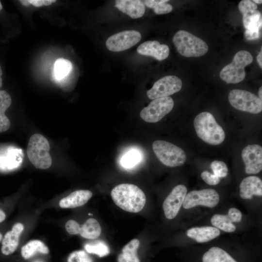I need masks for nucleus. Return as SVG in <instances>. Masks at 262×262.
Listing matches in <instances>:
<instances>
[{
	"mask_svg": "<svg viewBox=\"0 0 262 262\" xmlns=\"http://www.w3.org/2000/svg\"><path fill=\"white\" fill-rule=\"evenodd\" d=\"M114 203L122 210L136 213L145 206L146 197L137 186L130 183H122L115 186L111 193Z\"/></svg>",
	"mask_w": 262,
	"mask_h": 262,
	"instance_id": "obj_1",
	"label": "nucleus"
},
{
	"mask_svg": "<svg viewBox=\"0 0 262 262\" xmlns=\"http://www.w3.org/2000/svg\"><path fill=\"white\" fill-rule=\"evenodd\" d=\"M194 125L197 136L206 143L218 145L225 140L224 130L209 112H203L197 115L194 119Z\"/></svg>",
	"mask_w": 262,
	"mask_h": 262,
	"instance_id": "obj_2",
	"label": "nucleus"
},
{
	"mask_svg": "<svg viewBox=\"0 0 262 262\" xmlns=\"http://www.w3.org/2000/svg\"><path fill=\"white\" fill-rule=\"evenodd\" d=\"M50 146L48 140L43 135L36 133L30 137L27 148L28 157L36 168L46 169L52 164L49 154Z\"/></svg>",
	"mask_w": 262,
	"mask_h": 262,
	"instance_id": "obj_3",
	"label": "nucleus"
},
{
	"mask_svg": "<svg viewBox=\"0 0 262 262\" xmlns=\"http://www.w3.org/2000/svg\"><path fill=\"white\" fill-rule=\"evenodd\" d=\"M172 41L179 53L184 57H200L208 51L204 41L184 30L176 32Z\"/></svg>",
	"mask_w": 262,
	"mask_h": 262,
	"instance_id": "obj_4",
	"label": "nucleus"
},
{
	"mask_svg": "<svg viewBox=\"0 0 262 262\" xmlns=\"http://www.w3.org/2000/svg\"><path fill=\"white\" fill-rule=\"evenodd\" d=\"M253 61L252 55L247 51L237 52L232 62L224 67L220 73V78L227 83H237L245 78V67Z\"/></svg>",
	"mask_w": 262,
	"mask_h": 262,
	"instance_id": "obj_5",
	"label": "nucleus"
},
{
	"mask_svg": "<svg viewBox=\"0 0 262 262\" xmlns=\"http://www.w3.org/2000/svg\"><path fill=\"white\" fill-rule=\"evenodd\" d=\"M152 146L157 158L166 166H179L182 165L186 161L185 151L169 142L156 140L153 143Z\"/></svg>",
	"mask_w": 262,
	"mask_h": 262,
	"instance_id": "obj_6",
	"label": "nucleus"
},
{
	"mask_svg": "<svg viewBox=\"0 0 262 262\" xmlns=\"http://www.w3.org/2000/svg\"><path fill=\"white\" fill-rule=\"evenodd\" d=\"M228 98L230 105L239 111L257 114L262 110V100L249 91L232 90L229 94Z\"/></svg>",
	"mask_w": 262,
	"mask_h": 262,
	"instance_id": "obj_7",
	"label": "nucleus"
},
{
	"mask_svg": "<svg viewBox=\"0 0 262 262\" xmlns=\"http://www.w3.org/2000/svg\"><path fill=\"white\" fill-rule=\"evenodd\" d=\"M174 104V101L170 97L154 99L141 110L140 116L147 122H157L171 112Z\"/></svg>",
	"mask_w": 262,
	"mask_h": 262,
	"instance_id": "obj_8",
	"label": "nucleus"
},
{
	"mask_svg": "<svg viewBox=\"0 0 262 262\" xmlns=\"http://www.w3.org/2000/svg\"><path fill=\"white\" fill-rule=\"evenodd\" d=\"M219 200L218 193L213 189L193 190L186 194L182 206L185 209L197 206L213 208L217 205Z\"/></svg>",
	"mask_w": 262,
	"mask_h": 262,
	"instance_id": "obj_9",
	"label": "nucleus"
},
{
	"mask_svg": "<svg viewBox=\"0 0 262 262\" xmlns=\"http://www.w3.org/2000/svg\"><path fill=\"white\" fill-rule=\"evenodd\" d=\"M181 80L174 75L165 76L153 84L147 92V97L151 99L167 97L179 92L182 87Z\"/></svg>",
	"mask_w": 262,
	"mask_h": 262,
	"instance_id": "obj_10",
	"label": "nucleus"
},
{
	"mask_svg": "<svg viewBox=\"0 0 262 262\" xmlns=\"http://www.w3.org/2000/svg\"><path fill=\"white\" fill-rule=\"evenodd\" d=\"M141 39V34L139 32L126 30L110 36L106 40V46L111 51H121L134 46Z\"/></svg>",
	"mask_w": 262,
	"mask_h": 262,
	"instance_id": "obj_11",
	"label": "nucleus"
},
{
	"mask_svg": "<svg viewBox=\"0 0 262 262\" xmlns=\"http://www.w3.org/2000/svg\"><path fill=\"white\" fill-rule=\"evenodd\" d=\"M186 187L183 184L176 186L164 199L163 209L165 217L174 219L178 214L187 194Z\"/></svg>",
	"mask_w": 262,
	"mask_h": 262,
	"instance_id": "obj_12",
	"label": "nucleus"
},
{
	"mask_svg": "<svg viewBox=\"0 0 262 262\" xmlns=\"http://www.w3.org/2000/svg\"><path fill=\"white\" fill-rule=\"evenodd\" d=\"M241 156L247 174L259 173L262 169V147L259 145H249L244 148Z\"/></svg>",
	"mask_w": 262,
	"mask_h": 262,
	"instance_id": "obj_13",
	"label": "nucleus"
},
{
	"mask_svg": "<svg viewBox=\"0 0 262 262\" xmlns=\"http://www.w3.org/2000/svg\"><path fill=\"white\" fill-rule=\"evenodd\" d=\"M24 228L23 224L16 222L4 233L0 247V252L2 255L10 256L15 252L18 246L20 236Z\"/></svg>",
	"mask_w": 262,
	"mask_h": 262,
	"instance_id": "obj_14",
	"label": "nucleus"
},
{
	"mask_svg": "<svg viewBox=\"0 0 262 262\" xmlns=\"http://www.w3.org/2000/svg\"><path fill=\"white\" fill-rule=\"evenodd\" d=\"M137 52L141 55L151 56L157 60L162 61L168 57L170 50L167 45L161 44L157 40H149L140 45Z\"/></svg>",
	"mask_w": 262,
	"mask_h": 262,
	"instance_id": "obj_15",
	"label": "nucleus"
},
{
	"mask_svg": "<svg viewBox=\"0 0 262 262\" xmlns=\"http://www.w3.org/2000/svg\"><path fill=\"white\" fill-rule=\"evenodd\" d=\"M239 187V195L242 199H250L253 196H262V181L258 177L250 176L244 178Z\"/></svg>",
	"mask_w": 262,
	"mask_h": 262,
	"instance_id": "obj_16",
	"label": "nucleus"
},
{
	"mask_svg": "<svg viewBox=\"0 0 262 262\" xmlns=\"http://www.w3.org/2000/svg\"><path fill=\"white\" fill-rule=\"evenodd\" d=\"M92 193L88 190H78L62 198L59 205L62 208H75L85 204L91 198Z\"/></svg>",
	"mask_w": 262,
	"mask_h": 262,
	"instance_id": "obj_17",
	"label": "nucleus"
},
{
	"mask_svg": "<svg viewBox=\"0 0 262 262\" xmlns=\"http://www.w3.org/2000/svg\"><path fill=\"white\" fill-rule=\"evenodd\" d=\"M220 234L218 229L211 226L196 227L186 231L187 236L198 243H203L210 241Z\"/></svg>",
	"mask_w": 262,
	"mask_h": 262,
	"instance_id": "obj_18",
	"label": "nucleus"
},
{
	"mask_svg": "<svg viewBox=\"0 0 262 262\" xmlns=\"http://www.w3.org/2000/svg\"><path fill=\"white\" fill-rule=\"evenodd\" d=\"M115 6L134 19L142 17L145 12L144 4L139 0H117Z\"/></svg>",
	"mask_w": 262,
	"mask_h": 262,
	"instance_id": "obj_19",
	"label": "nucleus"
},
{
	"mask_svg": "<svg viewBox=\"0 0 262 262\" xmlns=\"http://www.w3.org/2000/svg\"><path fill=\"white\" fill-rule=\"evenodd\" d=\"M12 104V98L9 93L5 90H0V133L8 131L11 126L9 118L6 112Z\"/></svg>",
	"mask_w": 262,
	"mask_h": 262,
	"instance_id": "obj_20",
	"label": "nucleus"
},
{
	"mask_svg": "<svg viewBox=\"0 0 262 262\" xmlns=\"http://www.w3.org/2000/svg\"><path fill=\"white\" fill-rule=\"evenodd\" d=\"M140 241L133 239L127 244L122 248L121 253L117 257L118 262H140L137 256V249Z\"/></svg>",
	"mask_w": 262,
	"mask_h": 262,
	"instance_id": "obj_21",
	"label": "nucleus"
},
{
	"mask_svg": "<svg viewBox=\"0 0 262 262\" xmlns=\"http://www.w3.org/2000/svg\"><path fill=\"white\" fill-rule=\"evenodd\" d=\"M49 247L41 241L32 240L24 245L21 249V254L26 260L29 259L37 253L48 254Z\"/></svg>",
	"mask_w": 262,
	"mask_h": 262,
	"instance_id": "obj_22",
	"label": "nucleus"
},
{
	"mask_svg": "<svg viewBox=\"0 0 262 262\" xmlns=\"http://www.w3.org/2000/svg\"><path fill=\"white\" fill-rule=\"evenodd\" d=\"M202 262H237L228 252L217 246L210 248L203 255Z\"/></svg>",
	"mask_w": 262,
	"mask_h": 262,
	"instance_id": "obj_23",
	"label": "nucleus"
},
{
	"mask_svg": "<svg viewBox=\"0 0 262 262\" xmlns=\"http://www.w3.org/2000/svg\"><path fill=\"white\" fill-rule=\"evenodd\" d=\"M101 232V228L98 222L95 218H90L80 226L79 233L82 237L87 239H95Z\"/></svg>",
	"mask_w": 262,
	"mask_h": 262,
	"instance_id": "obj_24",
	"label": "nucleus"
},
{
	"mask_svg": "<svg viewBox=\"0 0 262 262\" xmlns=\"http://www.w3.org/2000/svg\"><path fill=\"white\" fill-rule=\"evenodd\" d=\"M242 15L243 24L246 30H261L262 18L259 11L257 10L249 11Z\"/></svg>",
	"mask_w": 262,
	"mask_h": 262,
	"instance_id": "obj_25",
	"label": "nucleus"
},
{
	"mask_svg": "<svg viewBox=\"0 0 262 262\" xmlns=\"http://www.w3.org/2000/svg\"><path fill=\"white\" fill-rule=\"evenodd\" d=\"M211 222L214 227L226 232H233L236 230V226L228 214H214L211 218Z\"/></svg>",
	"mask_w": 262,
	"mask_h": 262,
	"instance_id": "obj_26",
	"label": "nucleus"
},
{
	"mask_svg": "<svg viewBox=\"0 0 262 262\" xmlns=\"http://www.w3.org/2000/svg\"><path fill=\"white\" fill-rule=\"evenodd\" d=\"M84 247L88 253L96 254L100 257L106 256L110 253L108 245L102 241L87 243L84 245Z\"/></svg>",
	"mask_w": 262,
	"mask_h": 262,
	"instance_id": "obj_27",
	"label": "nucleus"
},
{
	"mask_svg": "<svg viewBox=\"0 0 262 262\" xmlns=\"http://www.w3.org/2000/svg\"><path fill=\"white\" fill-rule=\"evenodd\" d=\"M72 69V65L68 60L63 58L57 59L54 64V73L56 79L61 80L67 76Z\"/></svg>",
	"mask_w": 262,
	"mask_h": 262,
	"instance_id": "obj_28",
	"label": "nucleus"
},
{
	"mask_svg": "<svg viewBox=\"0 0 262 262\" xmlns=\"http://www.w3.org/2000/svg\"><path fill=\"white\" fill-rule=\"evenodd\" d=\"M145 5L152 8L156 14L162 15L170 13L173 9L172 6L166 3L167 0H145Z\"/></svg>",
	"mask_w": 262,
	"mask_h": 262,
	"instance_id": "obj_29",
	"label": "nucleus"
},
{
	"mask_svg": "<svg viewBox=\"0 0 262 262\" xmlns=\"http://www.w3.org/2000/svg\"><path fill=\"white\" fill-rule=\"evenodd\" d=\"M140 160V153L136 150H132L127 152L121 160L122 166L125 168H131L138 163Z\"/></svg>",
	"mask_w": 262,
	"mask_h": 262,
	"instance_id": "obj_30",
	"label": "nucleus"
},
{
	"mask_svg": "<svg viewBox=\"0 0 262 262\" xmlns=\"http://www.w3.org/2000/svg\"><path fill=\"white\" fill-rule=\"evenodd\" d=\"M67 262H93L92 259L84 250H76L71 252L68 256Z\"/></svg>",
	"mask_w": 262,
	"mask_h": 262,
	"instance_id": "obj_31",
	"label": "nucleus"
},
{
	"mask_svg": "<svg viewBox=\"0 0 262 262\" xmlns=\"http://www.w3.org/2000/svg\"><path fill=\"white\" fill-rule=\"evenodd\" d=\"M211 167L213 174L219 177L225 178L228 174V168L225 163L222 161L215 160L211 164Z\"/></svg>",
	"mask_w": 262,
	"mask_h": 262,
	"instance_id": "obj_32",
	"label": "nucleus"
},
{
	"mask_svg": "<svg viewBox=\"0 0 262 262\" xmlns=\"http://www.w3.org/2000/svg\"><path fill=\"white\" fill-rule=\"evenodd\" d=\"M202 179L208 185H215L220 182L221 178L207 171H204L201 174Z\"/></svg>",
	"mask_w": 262,
	"mask_h": 262,
	"instance_id": "obj_33",
	"label": "nucleus"
},
{
	"mask_svg": "<svg viewBox=\"0 0 262 262\" xmlns=\"http://www.w3.org/2000/svg\"><path fill=\"white\" fill-rule=\"evenodd\" d=\"M24 6L32 5L36 7L49 6L56 2L55 0H25L19 1Z\"/></svg>",
	"mask_w": 262,
	"mask_h": 262,
	"instance_id": "obj_34",
	"label": "nucleus"
},
{
	"mask_svg": "<svg viewBox=\"0 0 262 262\" xmlns=\"http://www.w3.org/2000/svg\"><path fill=\"white\" fill-rule=\"evenodd\" d=\"M257 5L250 0H241L238 5L239 10L242 14L249 11L257 10Z\"/></svg>",
	"mask_w": 262,
	"mask_h": 262,
	"instance_id": "obj_35",
	"label": "nucleus"
},
{
	"mask_svg": "<svg viewBox=\"0 0 262 262\" xmlns=\"http://www.w3.org/2000/svg\"><path fill=\"white\" fill-rule=\"evenodd\" d=\"M80 228V224L74 220L67 221L65 225V229L66 231L71 235L79 234Z\"/></svg>",
	"mask_w": 262,
	"mask_h": 262,
	"instance_id": "obj_36",
	"label": "nucleus"
},
{
	"mask_svg": "<svg viewBox=\"0 0 262 262\" xmlns=\"http://www.w3.org/2000/svg\"><path fill=\"white\" fill-rule=\"evenodd\" d=\"M228 215L233 223H238L241 221L242 214L241 212L237 208H230L228 210Z\"/></svg>",
	"mask_w": 262,
	"mask_h": 262,
	"instance_id": "obj_37",
	"label": "nucleus"
},
{
	"mask_svg": "<svg viewBox=\"0 0 262 262\" xmlns=\"http://www.w3.org/2000/svg\"><path fill=\"white\" fill-rule=\"evenodd\" d=\"M244 35L245 38L248 40H256L260 38V30H246Z\"/></svg>",
	"mask_w": 262,
	"mask_h": 262,
	"instance_id": "obj_38",
	"label": "nucleus"
},
{
	"mask_svg": "<svg viewBox=\"0 0 262 262\" xmlns=\"http://www.w3.org/2000/svg\"><path fill=\"white\" fill-rule=\"evenodd\" d=\"M257 61L260 66L262 68V49L261 48V51L259 53L258 55L257 56Z\"/></svg>",
	"mask_w": 262,
	"mask_h": 262,
	"instance_id": "obj_39",
	"label": "nucleus"
},
{
	"mask_svg": "<svg viewBox=\"0 0 262 262\" xmlns=\"http://www.w3.org/2000/svg\"><path fill=\"white\" fill-rule=\"evenodd\" d=\"M2 74L3 72L2 67L0 65V90H1L3 85Z\"/></svg>",
	"mask_w": 262,
	"mask_h": 262,
	"instance_id": "obj_40",
	"label": "nucleus"
},
{
	"mask_svg": "<svg viewBox=\"0 0 262 262\" xmlns=\"http://www.w3.org/2000/svg\"><path fill=\"white\" fill-rule=\"evenodd\" d=\"M258 94H259V98L262 100V87H260L259 91H258Z\"/></svg>",
	"mask_w": 262,
	"mask_h": 262,
	"instance_id": "obj_41",
	"label": "nucleus"
},
{
	"mask_svg": "<svg viewBox=\"0 0 262 262\" xmlns=\"http://www.w3.org/2000/svg\"><path fill=\"white\" fill-rule=\"evenodd\" d=\"M252 1L254 2H255L256 4H260L262 3V1L261 0H252Z\"/></svg>",
	"mask_w": 262,
	"mask_h": 262,
	"instance_id": "obj_42",
	"label": "nucleus"
},
{
	"mask_svg": "<svg viewBox=\"0 0 262 262\" xmlns=\"http://www.w3.org/2000/svg\"><path fill=\"white\" fill-rule=\"evenodd\" d=\"M3 235H4V234H3L2 232L0 231V243H1V242L2 240Z\"/></svg>",
	"mask_w": 262,
	"mask_h": 262,
	"instance_id": "obj_43",
	"label": "nucleus"
},
{
	"mask_svg": "<svg viewBox=\"0 0 262 262\" xmlns=\"http://www.w3.org/2000/svg\"><path fill=\"white\" fill-rule=\"evenodd\" d=\"M2 8H3V6H2L1 1H0V11L2 9Z\"/></svg>",
	"mask_w": 262,
	"mask_h": 262,
	"instance_id": "obj_44",
	"label": "nucleus"
}]
</instances>
